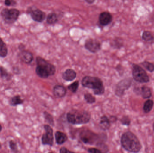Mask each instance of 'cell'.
Wrapping results in <instances>:
<instances>
[{
	"instance_id": "f1b7e54d",
	"label": "cell",
	"mask_w": 154,
	"mask_h": 153,
	"mask_svg": "<svg viewBox=\"0 0 154 153\" xmlns=\"http://www.w3.org/2000/svg\"><path fill=\"white\" fill-rule=\"evenodd\" d=\"M79 81H77L67 86V88L71 92L73 93H76L78 90V88H79Z\"/></svg>"
},
{
	"instance_id": "4dcf8cb0",
	"label": "cell",
	"mask_w": 154,
	"mask_h": 153,
	"mask_svg": "<svg viewBox=\"0 0 154 153\" xmlns=\"http://www.w3.org/2000/svg\"><path fill=\"white\" fill-rule=\"evenodd\" d=\"M9 147L14 152H18V146L16 142L14 140H11L9 143Z\"/></svg>"
},
{
	"instance_id": "277c9868",
	"label": "cell",
	"mask_w": 154,
	"mask_h": 153,
	"mask_svg": "<svg viewBox=\"0 0 154 153\" xmlns=\"http://www.w3.org/2000/svg\"><path fill=\"white\" fill-rule=\"evenodd\" d=\"M83 87L92 89L93 93L96 95H102L105 93V88L102 80L96 76H84L81 81Z\"/></svg>"
},
{
	"instance_id": "e0dca14e",
	"label": "cell",
	"mask_w": 154,
	"mask_h": 153,
	"mask_svg": "<svg viewBox=\"0 0 154 153\" xmlns=\"http://www.w3.org/2000/svg\"><path fill=\"white\" fill-rule=\"evenodd\" d=\"M55 139L57 144L62 145L68 141V137L66 134L60 131H57L55 133Z\"/></svg>"
},
{
	"instance_id": "484cf974",
	"label": "cell",
	"mask_w": 154,
	"mask_h": 153,
	"mask_svg": "<svg viewBox=\"0 0 154 153\" xmlns=\"http://www.w3.org/2000/svg\"><path fill=\"white\" fill-rule=\"evenodd\" d=\"M43 116H44V119L46 122L49 124L51 126L54 127L55 126V122H54V118L53 116L50 114L47 111H44L43 112Z\"/></svg>"
},
{
	"instance_id": "d6a6232c",
	"label": "cell",
	"mask_w": 154,
	"mask_h": 153,
	"mask_svg": "<svg viewBox=\"0 0 154 153\" xmlns=\"http://www.w3.org/2000/svg\"><path fill=\"white\" fill-rule=\"evenodd\" d=\"M88 152L90 153H101L102 152V151L100 149L97 148H89L88 149Z\"/></svg>"
},
{
	"instance_id": "5bb4252c",
	"label": "cell",
	"mask_w": 154,
	"mask_h": 153,
	"mask_svg": "<svg viewBox=\"0 0 154 153\" xmlns=\"http://www.w3.org/2000/svg\"><path fill=\"white\" fill-rule=\"evenodd\" d=\"M53 93L57 98H63L66 96L67 90L66 87L61 84H57L53 88Z\"/></svg>"
},
{
	"instance_id": "2e32d148",
	"label": "cell",
	"mask_w": 154,
	"mask_h": 153,
	"mask_svg": "<svg viewBox=\"0 0 154 153\" xmlns=\"http://www.w3.org/2000/svg\"><path fill=\"white\" fill-rule=\"evenodd\" d=\"M111 123L109 118L106 115L102 116L100 117L99 123V126L101 129L104 131L109 130L111 127Z\"/></svg>"
},
{
	"instance_id": "603a6c76",
	"label": "cell",
	"mask_w": 154,
	"mask_h": 153,
	"mask_svg": "<svg viewBox=\"0 0 154 153\" xmlns=\"http://www.w3.org/2000/svg\"><path fill=\"white\" fill-rule=\"evenodd\" d=\"M58 21V17L57 13L51 12L49 13L47 17V22L50 25L56 24Z\"/></svg>"
},
{
	"instance_id": "7402d4cb",
	"label": "cell",
	"mask_w": 154,
	"mask_h": 153,
	"mask_svg": "<svg viewBox=\"0 0 154 153\" xmlns=\"http://www.w3.org/2000/svg\"><path fill=\"white\" fill-rule=\"evenodd\" d=\"M124 43H123V40L121 38L117 37L115 38L110 42V46L112 47L117 49H120V48L123 46Z\"/></svg>"
},
{
	"instance_id": "9a60e30c",
	"label": "cell",
	"mask_w": 154,
	"mask_h": 153,
	"mask_svg": "<svg viewBox=\"0 0 154 153\" xmlns=\"http://www.w3.org/2000/svg\"><path fill=\"white\" fill-rule=\"evenodd\" d=\"M77 73L72 69H67L62 74V78L66 81H72L76 79Z\"/></svg>"
},
{
	"instance_id": "4316f807",
	"label": "cell",
	"mask_w": 154,
	"mask_h": 153,
	"mask_svg": "<svg viewBox=\"0 0 154 153\" xmlns=\"http://www.w3.org/2000/svg\"><path fill=\"white\" fill-rule=\"evenodd\" d=\"M84 99L87 103L89 104H94L96 101V98L91 93H86L84 95Z\"/></svg>"
},
{
	"instance_id": "6da1fadb",
	"label": "cell",
	"mask_w": 154,
	"mask_h": 153,
	"mask_svg": "<svg viewBox=\"0 0 154 153\" xmlns=\"http://www.w3.org/2000/svg\"><path fill=\"white\" fill-rule=\"evenodd\" d=\"M120 143L122 147L128 152H139L142 149L138 137L130 131L125 132L122 135Z\"/></svg>"
},
{
	"instance_id": "cb8c5ba5",
	"label": "cell",
	"mask_w": 154,
	"mask_h": 153,
	"mask_svg": "<svg viewBox=\"0 0 154 153\" xmlns=\"http://www.w3.org/2000/svg\"><path fill=\"white\" fill-rule=\"evenodd\" d=\"M154 102L153 100L148 99L145 102L143 107V110L145 113H149L152 111L153 108Z\"/></svg>"
},
{
	"instance_id": "d6986e66",
	"label": "cell",
	"mask_w": 154,
	"mask_h": 153,
	"mask_svg": "<svg viewBox=\"0 0 154 153\" xmlns=\"http://www.w3.org/2000/svg\"><path fill=\"white\" fill-rule=\"evenodd\" d=\"M140 93L142 97L144 99H150L152 96L151 89L146 85H143L141 87Z\"/></svg>"
},
{
	"instance_id": "d590c367",
	"label": "cell",
	"mask_w": 154,
	"mask_h": 153,
	"mask_svg": "<svg viewBox=\"0 0 154 153\" xmlns=\"http://www.w3.org/2000/svg\"><path fill=\"white\" fill-rule=\"evenodd\" d=\"M85 1L89 4H92L95 1V0H85Z\"/></svg>"
},
{
	"instance_id": "30bf717a",
	"label": "cell",
	"mask_w": 154,
	"mask_h": 153,
	"mask_svg": "<svg viewBox=\"0 0 154 153\" xmlns=\"http://www.w3.org/2000/svg\"><path fill=\"white\" fill-rule=\"evenodd\" d=\"M45 133L42 135L41 138L42 143L43 145L49 146H52L54 144L53 130L49 125H44Z\"/></svg>"
},
{
	"instance_id": "8992f818",
	"label": "cell",
	"mask_w": 154,
	"mask_h": 153,
	"mask_svg": "<svg viewBox=\"0 0 154 153\" xmlns=\"http://www.w3.org/2000/svg\"><path fill=\"white\" fill-rule=\"evenodd\" d=\"M132 75L133 79L139 83H147L150 81V78L144 69L136 64H132Z\"/></svg>"
},
{
	"instance_id": "83f0119b",
	"label": "cell",
	"mask_w": 154,
	"mask_h": 153,
	"mask_svg": "<svg viewBox=\"0 0 154 153\" xmlns=\"http://www.w3.org/2000/svg\"><path fill=\"white\" fill-rule=\"evenodd\" d=\"M141 64L150 72H153L154 71V64L147 61H144L141 63Z\"/></svg>"
},
{
	"instance_id": "74e56055",
	"label": "cell",
	"mask_w": 154,
	"mask_h": 153,
	"mask_svg": "<svg viewBox=\"0 0 154 153\" xmlns=\"http://www.w3.org/2000/svg\"><path fill=\"white\" fill-rule=\"evenodd\" d=\"M153 131L154 132V123L153 124Z\"/></svg>"
},
{
	"instance_id": "d4e9b609",
	"label": "cell",
	"mask_w": 154,
	"mask_h": 153,
	"mask_svg": "<svg viewBox=\"0 0 154 153\" xmlns=\"http://www.w3.org/2000/svg\"><path fill=\"white\" fill-rule=\"evenodd\" d=\"M0 76L2 79L6 81L11 79L12 75L7 72V70L3 66H0Z\"/></svg>"
},
{
	"instance_id": "7a4b0ae2",
	"label": "cell",
	"mask_w": 154,
	"mask_h": 153,
	"mask_svg": "<svg viewBox=\"0 0 154 153\" xmlns=\"http://www.w3.org/2000/svg\"><path fill=\"white\" fill-rule=\"evenodd\" d=\"M36 74L42 79H47L50 76H53L56 72L55 66L40 56H37L36 59Z\"/></svg>"
},
{
	"instance_id": "4fadbf2b",
	"label": "cell",
	"mask_w": 154,
	"mask_h": 153,
	"mask_svg": "<svg viewBox=\"0 0 154 153\" xmlns=\"http://www.w3.org/2000/svg\"><path fill=\"white\" fill-rule=\"evenodd\" d=\"M19 56L20 60L23 63L27 64L31 63L34 59V57L32 53L25 49L20 50Z\"/></svg>"
},
{
	"instance_id": "f35d334b",
	"label": "cell",
	"mask_w": 154,
	"mask_h": 153,
	"mask_svg": "<svg viewBox=\"0 0 154 153\" xmlns=\"http://www.w3.org/2000/svg\"><path fill=\"white\" fill-rule=\"evenodd\" d=\"M1 148V144H0V149Z\"/></svg>"
},
{
	"instance_id": "1f68e13d",
	"label": "cell",
	"mask_w": 154,
	"mask_h": 153,
	"mask_svg": "<svg viewBox=\"0 0 154 153\" xmlns=\"http://www.w3.org/2000/svg\"><path fill=\"white\" fill-rule=\"evenodd\" d=\"M4 4L7 6H14L17 4L15 0H5Z\"/></svg>"
},
{
	"instance_id": "52a82bcc",
	"label": "cell",
	"mask_w": 154,
	"mask_h": 153,
	"mask_svg": "<svg viewBox=\"0 0 154 153\" xmlns=\"http://www.w3.org/2000/svg\"><path fill=\"white\" fill-rule=\"evenodd\" d=\"M0 14L5 23L11 24L17 20L20 16V12L18 9L15 8L11 9L4 8L2 10Z\"/></svg>"
},
{
	"instance_id": "3957f363",
	"label": "cell",
	"mask_w": 154,
	"mask_h": 153,
	"mask_svg": "<svg viewBox=\"0 0 154 153\" xmlns=\"http://www.w3.org/2000/svg\"><path fill=\"white\" fill-rule=\"evenodd\" d=\"M81 141L86 144L101 145L106 141V135L105 134H97L89 129H84L79 134Z\"/></svg>"
},
{
	"instance_id": "e575fe53",
	"label": "cell",
	"mask_w": 154,
	"mask_h": 153,
	"mask_svg": "<svg viewBox=\"0 0 154 153\" xmlns=\"http://www.w3.org/2000/svg\"><path fill=\"white\" fill-rule=\"evenodd\" d=\"M109 119L111 124H112V123H115V122L117 121V117L116 116H110Z\"/></svg>"
},
{
	"instance_id": "ac0fdd59",
	"label": "cell",
	"mask_w": 154,
	"mask_h": 153,
	"mask_svg": "<svg viewBox=\"0 0 154 153\" xmlns=\"http://www.w3.org/2000/svg\"><path fill=\"white\" fill-rule=\"evenodd\" d=\"M24 100L22 99L20 96L17 95L14 96L10 99L9 101V104L10 106L12 107H16L18 105L23 104Z\"/></svg>"
},
{
	"instance_id": "9c48e42d",
	"label": "cell",
	"mask_w": 154,
	"mask_h": 153,
	"mask_svg": "<svg viewBox=\"0 0 154 153\" xmlns=\"http://www.w3.org/2000/svg\"><path fill=\"white\" fill-rule=\"evenodd\" d=\"M27 13L30 15L33 20L37 22H42L46 18V13L35 6L29 7Z\"/></svg>"
},
{
	"instance_id": "836d02e7",
	"label": "cell",
	"mask_w": 154,
	"mask_h": 153,
	"mask_svg": "<svg viewBox=\"0 0 154 153\" xmlns=\"http://www.w3.org/2000/svg\"><path fill=\"white\" fill-rule=\"evenodd\" d=\"M60 153H73L74 152L72 151H69L67 148L65 147H62L60 150Z\"/></svg>"
},
{
	"instance_id": "f546056e",
	"label": "cell",
	"mask_w": 154,
	"mask_h": 153,
	"mask_svg": "<svg viewBox=\"0 0 154 153\" xmlns=\"http://www.w3.org/2000/svg\"><path fill=\"white\" fill-rule=\"evenodd\" d=\"M120 123L123 125L129 126L131 124V120L128 116H124L121 119H120Z\"/></svg>"
},
{
	"instance_id": "ba28073f",
	"label": "cell",
	"mask_w": 154,
	"mask_h": 153,
	"mask_svg": "<svg viewBox=\"0 0 154 153\" xmlns=\"http://www.w3.org/2000/svg\"><path fill=\"white\" fill-rule=\"evenodd\" d=\"M133 83V80L131 78L123 79L117 84L115 90V93L118 97H121L124 95L125 91L128 90Z\"/></svg>"
},
{
	"instance_id": "44dd1931",
	"label": "cell",
	"mask_w": 154,
	"mask_h": 153,
	"mask_svg": "<svg viewBox=\"0 0 154 153\" xmlns=\"http://www.w3.org/2000/svg\"><path fill=\"white\" fill-rule=\"evenodd\" d=\"M8 54V49L6 44L0 37V57L5 58Z\"/></svg>"
},
{
	"instance_id": "ffe728a7",
	"label": "cell",
	"mask_w": 154,
	"mask_h": 153,
	"mask_svg": "<svg viewBox=\"0 0 154 153\" xmlns=\"http://www.w3.org/2000/svg\"><path fill=\"white\" fill-rule=\"evenodd\" d=\"M142 38L143 41L151 43L154 41V36L152 33L149 31H144L142 35Z\"/></svg>"
},
{
	"instance_id": "8fae6325",
	"label": "cell",
	"mask_w": 154,
	"mask_h": 153,
	"mask_svg": "<svg viewBox=\"0 0 154 153\" xmlns=\"http://www.w3.org/2000/svg\"><path fill=\"white\" fill-rule=\"evenodd\" d=\"M84 47L91 53L95 54L100 51L101 44L96 39L89 38L86 40L84 43Z\"/></svg>"
},
{
	"instance_id": "5b68a950",
	"label": "cell",
	"mask_w": 154,
	"mask_h": 153,
	"mask_svg": "<svg viewBox=\"0 0 154 153\" xmlns=\"http://www.w3.org/2000/svg\"><path fill=\"white\" fill-rule=\"evenodd\" d=\"M66 117L68 122L72 125H84L89 122L91 115L86 110H73L67 114Z\"/></svg>"
},
{
	"instance_id": "7c38bea8",
	"label": "cell",
	"mask_w": 154,
	"mask_h": 153,
	"mask_svg": "<svg viewBox=\"0 0 154 153\" xmlns=\"http://www.w3.org/2000/svg\"><path fill=\"white\" fill-rule=\"evenodd\" d=\"M113 20L112 14L107 11L102 12L99 16V22L103 27L109 25Z\"/></svg>"
},
{
	"instance_id": "8d00e7d4",
	"label": "cell",
	"mask_w": 154,
	"mask_h": 153,
	"mask_svg": "<svg viewBox=\"0 0 154 153\" xmlns=\"http://www.w3.org/2000/svg\"><path fill=\"white\" fill-rule=\"evenodd\" d=\"M2 125H1V124H0V132H1V131H2Z\"/></svg>"
}]
</instances>
